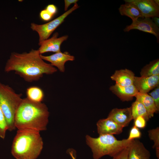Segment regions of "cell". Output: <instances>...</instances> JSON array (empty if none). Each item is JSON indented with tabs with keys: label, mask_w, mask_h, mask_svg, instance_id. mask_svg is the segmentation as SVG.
Instances as JSON below:
<instances>
[{
	"label": "cell",
	"mask_w": 159,
	"mask_h": 159,
	"mask_svg": "<svg viewBox=\"0 0 159 159\" xmlns=\"http://www.w3.org/2000/svg\"><path fill=\"white\" fill-rule=\"evenodd\" d=\"M57 70L44 61L38 50L33 49L28 52L11 53L4 69L6 72L14 71L28 82L38 81L44 74H53Z\"/></svg>",
	"instance_id": "6da1fadb"
},
{
	"label": "cell",
	"mask_w": 159,
	"mask_h": 159,
	"mask_svg": "<svg viewBox=\"0 0 159 159\" xmlns=\"http://www.w3.org/2000/svg\"><path fill=\"white\" fill-rule=\"evenodd\" d=\"M49 115L48 108L44 103L23 98L16 114L15 126L18 130L44 131L47 129Z\"/></svg>",
	"instance_id": "7a4b0ae2"
},
{
	"label": "cell",
	"mask_w": 159,
	"mask_h": 159,
	"mask_svg": "<svg viewBox=\"0 0 159 159\" xmlns=\"http://www.w3.org/2000/svg\"><path fill=\"white\" fill-rule=\"evenodd\" d=\"M43 145L39 132L18 130L12 142L11 153L16 159H37L42 152Z\"/></svg>",
	"instance_id": "3957f363"
},
{
	"label": "cell",
	"mask_w": 159,
	"mask_h": 159,
	"mask_svg": "<svg viewBox=\"0 0 159 159\" xmlns=\"http://www.w3.org/2000/svg\"><path fill=\"white\" fill-rule=\"evenodd\" d=\"M86 144L91 148L94 159L108 155L112 157L128 146L131 140L127 139L118 140L113 135H103L96 138L87 135Z\"/></svg>",
	"instance_id": "277c9868"
},
{
	"label": "cell",
	"mask_w": 159,
	"mask_h": 159,
	"mask_svg": "<svg viewBox=\"0 0 159 159\" xmlns=\"http://www.w3.org/2000/svg\"><path fill=\"white\" fill-rule=\"evenodd\" d=\"M22 94H18L11 87L0 82V107L5 116L8 130L16 129L15 117L23 99Z\"/></svg>",
	"instance_id": "5b68a950"
},
{
	"label": "cell",
	"mask_w": 159,
	"mask_h": 159,
	"mask_svg": "<svg viewBox=\"0 0 159 159\" xmlns=\"http://www.w3.org/2000/svg\"><path fill=\"white\" fill-rule=\"evenodd\" d=\"M79 7L77 3L75 4L72 7L61 15L44 24H38L34 23H31V28L38 34L39 45L44 41L48 39L53 32L64 21L65 18Z\"/></svg>",
	"instance_id": "8992f818"
},
{
	"label": "cell",
	"mask_w": 159,
	"mask_h": 159,
	"mask_svg": "<svg viewBox=\"0 0 159 159\" xmlns=\"http://www.w3.org/2000/svg\"><path fill=\"white\" fill-rule=\"evenodd\" d=\"M133 29H137L152 34L156 37L157 41L159 42V28L150 18L139 19L132 21V24L127 25L123 30L125 32H128Z\"/></svg>",
	"instance_id": "52a82bcc"
},
{
	"label": "cell",
	"mask_w": 159,
	"mask_h": 159,
	"mask_svg": "<svg viewBox=\"0 0 159 159\" xmlns=\"http://www.w3.org/2000/svg\"><path fill=\"white\" fill-rule=\"evenodd\" d=\"M131 3L140 10L144 18L159 17V5L154 0H125Z\"/></svg>",
	"instance_id": "ba28073f"
},
{
	"label": "cell",
	"mask_w": 159,
	"mask_h": 159,
	"mask_svg": "<svg viewBox=\"0 0 159 159\" xmlns=\"http://www.w3.org/2000/svg\"><path fill=\"white\" fill-rule=\"evenodd\" d=\"M58 33L55 32L51 38L44 41L41 43L38 49L41 54L48 52L56 53L61 52V45L67 39L68 36L65 35L58 37Z\"/></svg>",
	"instance_id": "9c48e42d"
},
{
	"label": "cell",
	"mask_w": 159,
	"mask_h": 159,
	"mask_svg": "<svg viewBox=\"0 0 159 159\" xmlns=\"http://www.w3.org/2000/svg\"><path fill=\"white\" fill-rule=\"evenodd\" d=\"M41 57L43 60L50 62L52 66L57 67L62 72H65V63L68 61H73L75 59L74 57L67 52H60L49 56L41 54Z\"/></svg>",
	"instance_id": "30bf717a"
},
{
	"label": "cell",
	"mask_w": 159,
	"mask_h": 159,
	"mask_svg": "<svg viewBox=\"0 0 159 159\" xmlns=\"http://www.w3.org/2000/svg\"><path fill=\"white\" fill-rule=\"evenodd\" d=\"M133 85L139 92L148 93L159 85V75L148 77L135 76Z\"/></svg>",
	"instance_id": "8fae6325"
},
{
	"label": "cell",
	"mask_w": 159,
	"mask_h": 159,
	"mask_svg": "<svg viewBox=\"0 0 159 159\" xmlns=\"http://www.w3.org/2000/svg\"><path fill=\"white\" fill-rule=\"evenodd\" d=\"M107 117L123 127L128 126L133 120L131 107L125 108H114L109 113Z\"/></svg>",
	"instance_id": "7c38bea8"
},
{
	"label": "cell",
	"mask_w": 159,
	"mask_h": 159,
	"mask_svg": "<svg viewBox=\"0 0 159 159\" xmlns=\"http://www.w3.org/2000/svg\"><path fill=\"white\" fill-rule=\"evenodd\" d=\"M96 125L97 131L99 135L119 134L122 132L123 128L107 117L99 120Z\"/></svg>",
	"instance_id": "4fadbf2b"
},
{
	"label": "cell",
	"mask_w": 159,
	"mask_h": 159,
	"mask_svg": "<svg viewBox=\"0 0 159 159\" xmlns=\"http://www.w3.org/2000/svg\"><path fill=\"white\" fill-rule=\"evenodd\" d=\"M128 148L127 159H150V152L139 140H132Z\"/></svg>",
	"instance_id": "5bb4252c"
},
{
	"label": "cell",
	"mask_w": 159,
	"mask_h": 159,
	"mask_svg": "<svg viewBox=\"0 0 159 159\" xmlns=\"http://www.w3.org/2000/svg\"><path fill=\"white\" fill-rule=\"evenodd\" d=\"M110 90L122 101L132 100L138 92L133 84L124 86L115 83L110 87Z\"/></svg>",
	"instance_id": "9a60e30c"
},
{
	"label": "cell",
	"mask_w": 159,
	"mask_h": 159,
	"mask_svg": "<svg viewBox=\"0 0 159 159\" xmlns=\"http://www.w3.org/2000/svg\"><path fill=\"white\" fill-rule=\"evenodd\" d=\"M135 74L127 69L116 70L110 77L115 83L122 86H128L133 84Z\"/></svg>",
	"instance_id": "2e32d148"
},
{
	"label": "cell",
	"mask_w": 159,
	"mask_h": 159,
	"mask_svg": "<svg viewBox=\"0 0 159 159\" xmlns=\"http://www.w3.org/2000/svg\"><path fill=\"white\" fill-rule=\"evenodd\" d=\"M121 5L119 8L120 14L130 18L134 21L138 20L139 18L143 17L138 9L132 4L127 2Z\"/></svg>",
	"instance_id": "e0dca14e"
},
{
	"label": "cell",
	"mask_w": 159,
	"mask_h": 159,
	"mask_svg": "<svg viewBox=\"0 0 159 159\" xmlns=\"http://www.w3.org/2000/svg\"><path fill=\"white\" fill-rule=\"evenodd\" d=\"M135 97L136 100L140 102L145 106L150 118L153 117L155 113L158 112L153 99L148 93L138 92Z\"/></svg>",
	"instance_id": "ac0fdd59"
},
{
	"label": "cell",
	"mask_w": 159,
	"mask_h": 159,
	"mask_svg": "<svg viewBox=\"0 0 159 159\" xmlns=\"http://www.w3.org/2000/svg\"><path fill=\"white\" fill-rule=\"evenodd\" d=\"M141 76L148 77L159 75V59H158L150 62L141 69Z\"/></svg>",
	"instance_id": "d6986e66"
},
{
	"label": "cell",
	"mask_w": 159,
	"mask_h": 159,
	"mask_svg": "<svg viewBox=\"0 0 159 159\" xmlns=\"http://www.w3.org/2000/svg\"><path fill=\"white\" fill-rule=\"evenodd\" d=\"M26 98L29 100L36 102H42L44 96V92L40 87L32 86L26 90Z\"/></svg>",
	"instance_id": "ffe728a7"
},
{
	"label": "cell",
	"mask_w": 159,
	"mask_h": 159,
	"mask_svg": "<svg viewBox=\"0 0 159 159\" xmlns=\"http://www.w3.org/2000/svg\"><path fill=\"white\" fill-rule=\"evenodd\" d=\"M131 107L133 120L140 116L144 117L147 121L149 120L150 118L147 110L140 102L136 100L132 103Z\"/></svg>",
	"instance_id": "44dd1931"
},
{
	"label": "cell",
	"mask_w": 159,
	"mask_h": 159,
	"mask_svg": "<svg viewBox=\"0 0 159 159\" xmlns=\"http://www.w3.org/2000/svg\"><path fill=\"white\" fill-rule=\"evenodd\" d=\"M148 136L150 139L154 143L153 148H159V127L150 130L148 131Z\"/></svg>",
	"instance_id": "7402d4cb"
},
{
	"label": "cell",
	"mask_w": 159,
	"mask_h": 159,
	"mask_svg": "<svg viewBox=\"0 0 159 159\" xmlns=\"http://www.w3.org/2000/svg\"><path fill=\"white\" fill-rule=\"evenodd\" d=\"M8 130L6 122L3 113L0 107V138L4 139Z\"/></svg>",
	"instance_id": "603a6c76"
},
{
	"label": "cell",
	"mask_w": 159,
	"mask_h": 159,
	"mask_svg": "<svg viewBox=\"0 0 159 159\" xmlns=\"http://www.w3.org/2000/svg\"><path fill=\"white\" fill-rule=\"evenodd\" d=\"M148 94L153 99L158 112L159 111V85L154 89L152 91Z\"/></svg>",
	"instance_id": "cb8c5ba5"
},
{
	"label": "cell",
	"mask_w": 159,
	"mask_h": 159,
	"mask_svg": "<svg viewBox=\"0 0 159 159\" xmlns=\"http://www.w3.org/2000/svg\"><path fill=\"white\" fill-rule=\"evenodd\" d=\"M141 135V133L139 129L134 125L131 129L128 137L127 139L129 140H132L140 138Z\"/></svg>",
	"instance_id": "d4e9b609"
},
{
	"label": "cell",
	"mask_w": 159,
	"mask_h": 159,
	"mask_svg": "<svg viewBox=\"0 0 159 159\" xmlns=\"http://www.w3.org/2000/svg\"><path fill=\"white\" fill-rule=\"evenodd\" d=\"M134 120V126L139 129L144 128L146 126L147 121L142 116H139Z\"/></svg>",
	"instance_id": "484cf974"
},
{
	"label": "cell",
	"mask_w": 159,
	"mask_h": 159,
	"mask_svg": "<svg viewBox=\"0 0 159 159\" xmlns=\"http://www.w3.org/2000/svg\"><path fill=\"white\" fill-rule=\"evenodd\" d=\"M128 146L125 148L112 157L113 159H127Z\"/></svg>",
	"instance_id": "4316f807"
},
{
	"label": "cell",
	"mask_w": 159,
	"mask_h": 159,
	"mask_svg": "<svg viewBox=\"0 0 159 159\" xmlns=\"http://www.w3.org/2000/svg\"><path fill=\"white\" fill-rule=\"evenodd\" d=\"M40 18L45 21H49L53 16L45 9L41 11L39 14Z\"/></svg>",
	"instance_id": "83f0119b"
},
{
	"label": "cell",
	"mask_w": 159,
	"mask_h": 159,
	"mask_svg": "<svg viewBox=\"0 0 159 159\" xmlns=\"http://www.w3.org/2000/svg\"><path fill=\"white\" fill-rule=\"evenodd\" d=\"M45 9L53 16L56 14L57 11L56 6L53 4L48 5Z\"/></svg>",
	"instance_id": "f1b7e54d"
},
{
	"label": "cell",
	"mask_w": 159,
	"mask_h": 159,
	"mask_svg": "<svg viewBox=\"0 0 159 159\" xmlns=\"http://www.w3.org/2000/svg\"><path fill=\"white\" fill-rule=\"evenodd\" d=\"M78 0H64V9L65 11H67L69 7L71 4L77 3Z\"/></svg>",
	"instance_id": "f546056e"
},
{
	"label": "cell",
	"mask_w": 159,
	"mask_h": 159,
	"mask_svg": "<svg viewBox=\"0 0 159 159\" xmlns=\"http://www.w3.org/2000/svg\"><path fill=\"white\" fill-rule=\"evenodd\" d=\"M152 20L155 24L159 27V18L157 17H154L152 18Z\"/></svg>",
	"instance_id": "4dcf8cb0"
},
{
	"label": "cell",
	"mask_w": 159,
	"mask_h": 159,
	"mask_svg": "<svg viewBox=\"0 0 159 159\" xmlns=\"http://www.w3.org/2000/svg\"><path fill=\"white\" fill-rule=\"evenodd\" d=\"M69 153L71 156L72 159H76V156L75 154H74V153L72 151H69Z\"/></svg>",
	"instance_id": "1f68e13d"
},
{
	"label": "cell",
	"mask_w": 159,
	"mask_h": 159,
	"mask_svg": "<svg viewBox=\"0 0 159 159\" xmlns=\"http://www.w3.org/2000/svg\"><path fill=\"white\" fill-rule=\"evenodd\" d=\"M155 152L157 157L159 159V148H156Z\"/></svg>",
	"instance_id": "d6a6232c"
},
{
	"label": "cell",
	"mask_w": 159,
	"mask_h": 159,
	"mask_svg": "<svg viewBox=\"0 0 159 159\" xmlns=\"http://www.w3.org/2000/svg\"><path fill=\"white\" fill-rule=\"evenodd\" d=\"M155 2L158 5H159V0H154Z\"/></svg>",
	"instance_id": "836d02e7"
}]
</instances>
